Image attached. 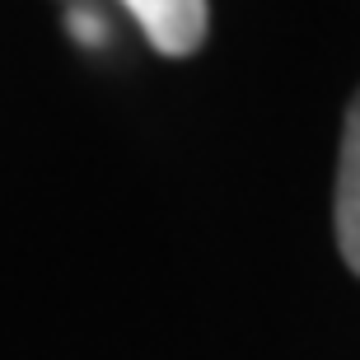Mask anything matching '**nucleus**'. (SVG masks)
<instances>
[{
    "label": "nucleus",
    "mask_w": 360,
    "mask_h": 360,
    "mask_svg": "<svg viewBox=\"0 0 360 360\" xmlns=\"http://www.w3.org/2000/svg\"><path fill=\"white\" fill-rule=\"evenodd\" d=\"M70 28H75V38H80L84 47H98V42H108L103 19H98L94 10H84V5H75V10H70Z\"/></svg>",
    "instance_id": "nucleus-3"
},
{
    "label": "nucleus",
    "mask_w": 360,
    "mask_h": 360,
    "mask_svg": "<svg viewBox=\"0 0 360 360\" xmlns=\"http://www.w3.org/2000/svg\"><path fill=\"white\" fill-rule=\"evenodd\" d=\"M136 14L141 33L150 47L164 56H187L197 52L206 38V19H211V0H122Z\"/></svg>",
    "instance_id": "nucleus-1"
},
{
    "label": "nucleus",
    "mask_w": 360,
    "mask_h": 360,
    "mask_svg": "<svg viewBox=\"0 0 360 360\" xmlns=\"http://www.w3.org/2000/svg\"><path fill=\"white\" fill-rule=\"evenodd\" d=\"M337 243L347 267L360 276V94L347 108L342 164H337Z\"/></svg>",
    "instance_id": "nucleus-2"
}]
</instances>
